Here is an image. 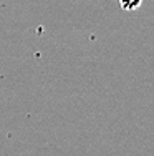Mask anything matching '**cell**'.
<instances>
[{"mask_svg": "<svg viewBox=\"0 0 154 156\" xmlns=\"http://www.w3.org/2000/svg\"><path fill=\"white\" fill-rule=\"evenodd\" d=\"M141 5V0H121V7L126 10H134Z\"/></svg>", "mask_w": 154, "mask_h": 156, "instance_id": "cell-1", "label": "cell"}]
</instances>
